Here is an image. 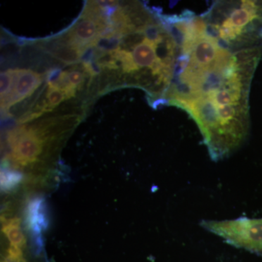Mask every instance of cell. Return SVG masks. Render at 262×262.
Here are the masks:
<instances>
[{
	"label": "cell",
	"mask_w": 262,
	"mask_h": 262,
	"mask_svg": "<svg viewBox=\"0 0 262 262\" xmlns=\"http://www.w3.org/2000/svg\"><path fill=\"white\" fill-rule=\"evenodd\" d=\"M201 226L234 247L262 254V219L203 221Z\"/></svg>",
	"instance_id": "cell-1"
},
{
	"label": "cell",
	"mask_w": 262,
	"mask_h": 262,
	"mask_svg": "<svg viewBox=\"0 0 262 262\" xmlns=\"http://www.w3.org/2000/svg\"><path fill=\"white\" fill-rule=\"evenodd\" d=\"M50 131L42 125L28 127L21 125L8 133V144L11 154L8 159L17 167H25L37 161L47 142Z\"/></svg>",
	"instance_id": "cell-2"
},
{
	"label": "cell",
	"mask_w": 262,
	"mask_h": 262,
	"mask_svg": "<svg viewBox=\"0 0 262 262\" xmlns=\"http://www.w3.org/2000/svg\"><path fill=\"white\" fill-rule=\"evenodd\" d=\"M26 222L32 234L34 252L39 254L44 246L42 232L49 226L47 206L42 198H33L29 202L26 211Z\"/></svg>",
	"instance_id": "cell-3"
},
{
	"label": "cell",
	"mask_w": 262,
	"mask_h": 262,
	"mask_svg": "<svg viewBox=\"0 0 262 262\" xmlns=\"http://www.w3.org/2000/svg\"><path fill=\"white\" fill-rule=\"evenodd\" d=\"M108 26L99 23L92 17L85 16L71 29L67 34V39L75 47L82 51L94 47L96 39L99 38L101 31Z\"/></svg>",
	"instance_id": "cell-4"
},
{
	"label": "cell",
	"mask_w": 262,
	"mask_h": 262,
	"mask_svg": "<svg viewBox=\"0 0 262 262\" xmlns=\"http://www.w3.org/2000/svg\"><path fill=\"white\" fill-rule=\"evenodd\" d=\"M42 82V76L32 70L17 69L14 90L7 102L1 106L2 110L8 112L10 106L32 96Z\"/></svg>",
	"instance_id": "cell-5"
},
{
	"label": "cell",
	"mask_w": 262,
	"mask_h": 262,
	"mask_svg": "<svg viewBox=\"0 0 262 262\" xmlns=\"http://www.w3.org/2000/svg\"><path fill=\"white\" fill-rule=\"evenodd\" d=\"M45 51L67 64L77 63L82 58L84 51L71 44L67 38L49 41L43 45Z\"/></svg>",
	"instance_id": "cell-6"
},
{
	"label": "cell",
	"mask_w": 262,
	"mask_h": 262,
	"mask_svg": "<svg viewBox=\"0 0 262 262\" xmlns=\"http://www.w3.org/2000/svg\"><path fill=\"white\" fill-rule=\"evenodd\" d=\"M2 231L9 241L10 245L24 249L27 239L20 229V219L2 217Z\"/></svg>",
	"instance_id": "cell-7"
},
{
	"label": "cell",
	"mask_w": 262,
	"mask_h": 262,
	"mask_svg": "<svg viewBox=\"0 0 262 262\" xmlns=\"http://www.w3.org/2000/svg\"><path fill=\"white\" fill-rule=\"evenodd\" d=\"M16 74L17 69L5 71L1 73V106H3L7 102L14 90Z\"/></svg>",
	"instance_id": "cell-8"
},
{
	"label": "cell",
	"mask_w": 262,
	"mask_h": 262,
	"mask_svg": "<svg viewBox=\"0 0 262 262\" xmlns=\"http://www.w3.org/2000/svg\"><path fill=\"white\" fill-rule=\"evenodd\" d=\"M22 174L15 170L3 168L1 170V190L9 192L14 190L21 182Z\"/></svg>",
	"instance_id": "cell-9"
},
{
	"label": "cell",
	"mask_w": 262,
	"mask_h": 262,
	"mask_svg": "<svg viewBox=\"0 0 262 262\" xmlns=\"http://www.w3.org/2000/svg\"><path fill=\"white\" fill-rule=\"evenodd\" d=\"M67 99L64 93L61 90L48 88L46 100L43 101L42 106L39 108L40 112L42 113L51 112L62 101Z\"/></svg>",
	"instance_id": "cell-10"
},
{
	"label": "cell",
	"mask_w": 262,
	"mask_h": 262,
	"mask_svg": "<svg viewBox=\"0 0 262 262\" xmlns=\"http://www.w3.org/2000/svg\"><path fill=\"white\" fill-rule=\"evenodd\" d=\"M110 53L117 61L120 62L122 70L125 73H132V72L139 70L134 61L132 53L130 52L126 51V50H121L120 48L116 51L111 52Z\"/></svg>",
	"instance_id": "cell-11"
},
{
	"label": "cell",
	"mask_w": 262,
	"mask_h": 262,
	"mask_svg": "<svg viewBox=\"0 0 262 262\" xmlns=\"http://www.w3.org/2000/svg\"><path fill=\"white\" fill-rule=\"evenodd\" d=\"M68 73L69 80L71 84L75 89H80L84 83V77L83 74L80 71L72 70L67 72Z\"/></svg>",
	"instance_id": "cell-12"
},
{
	"label": "cell",
	"mask_w": 262,
	"mask_h": 262,
	"mask_svg": "<svg viewBox=\"0 0 262 262\" xmlns=\"http://www.w3.org/2000/svg\"><path fill=\"white\" fill-rule=\"evenodd\" d=\"M42 112H35V113H32V112H29V113H26L23 116H21L19 118V123H26V122L31 121V120L37 119L38 117H40L42 115Z\"/></svg>",
	"instance_id": "cell-13"
},
{
	"label": "cell",
	"mask_w": 262,
	"mask_h": 262,
	"mask_svg": "<svg viewBox=\"0 0 262 262\" xmlns=\"http://www.w3.org/2000/svg\"><path fill=\"white\" fill-rule=\"evenodd\" d=\"M2 262H10V261H6V260H5V261H3Z\"/></svg>",
	"instance_id": "cell-14"
}]
</instances>
